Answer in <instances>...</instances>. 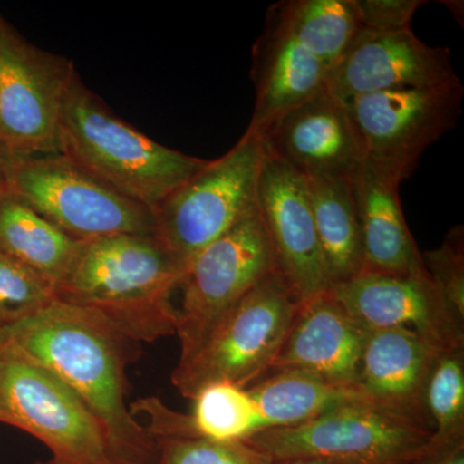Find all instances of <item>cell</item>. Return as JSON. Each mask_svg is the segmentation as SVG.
<instances>
[{"instance_id":"cell-1","label":"cell","mask_w":464,"mask_h":464,"mask_svg":"<svg viewBox=\"0 0 464 464\" xmlns=\"http://www.w3.org/2000/svg\"><path fill=\"white\" fill-rule=\"evenodd\" d=\"M0 342L44 366L105 430L121 464H154L157 444L125 404L130 342L56 298L0 332Z\"/></svg>"},{"instance_id":"cell-2","label":"cell","mask_w":464,"mask_h":464,"mask_svg":"<svg viewBox=\"0 0 464 464\" xmlns=\"http://www.w3.org/2000/svg\"><path fill=\"white\" fill-rule=\"evenodd\" d=\"M185 268L154 235L81 241L54 298L132 342L176 334L172 293Z\"/></svg>"},{"instance_id":"cell-3","label":"cell","mask_w":464,"mask_h":464,"mask_svg":"<svg viewBox=\"0 0 464 464\" xmlns=\"http://www.w3.org/2000/svg\"><path fill=\"white\" fill-rule=\"evenodd\" d=\"M60 155L151 212L208 160L166 148L118 118L72 76L61 112Z\"/></svg>"},{"instance_id":"cell-4","label":"cell","mask_w":464,"mask_h":464,"mask_svg":"<svg viewBox=\"0 0 464 464\" xmlns=\"http://www.w3.org/2000/svg\"><path fill=\"white\" fill-rule=\"evenodd\" d=\"M432 438L423 420L357 401L297 426L266 430L244 442L273 463L420 464L440 453Z\"/></svg>"},{"instance_id":"cell-5","label":"cell","mask_w":464,"mask_h":464,"mask_svg":"<svg viewBox=\"0 0 464 464\" xmlns=\"http://www.w3.org/2000/svg\"><path fill=\"white\" fill-rule=\"evenodd\" d=\"M304 302L279 268L235 304L170 377L186 399L215 382L248 389L270 373Z\"/></svg>"},{"instance_id":"cell-6","label":"cell","mask_w":464,"mask_h":464,"mask_svg":"<svg viewBox=\"0 0 464 464\" xmlns=\"http://www.w3.org/2000/svg\"><path fill=\"white\" fill-rule=\"evenodd\" d=\"M265 154L261 134L248 128L224 157L208 160L152 212L154 237L185 273L198 253L257 207Z\"/></svg>"},{"instance_id":"cell-7","label":"cell","mask_w":464,"mask_h":464,"mask_svg":"<svg viewBox=\"0 0 464 464\" xmlns=\"http://www.w3.org/2000/svg\"><path fill=\"white\" fill-rule=\"evenodd\" d=\"M0 422L42 441L53 464H121L84 402L44 366L3 342Z\"/></svg>"},{"instance_id":"cell-8","label":"cell","mask_w":464,"mask_h":464,"mask_svg":"<svg viewBox=\"0 0 464 464\" xmlns=\"http://www.w3.org/2000/svg\"><path fill=\"white\" fill-rule=\"evenodd\" d=\"M5 161L9 194L76 240L154 235L148 207L97 181L63 155Z\"/></svg>"},{"instance_id":"cell-9","label":"cell","mask_w":464,"mask_h":464,"mask_svg":"<svg viewBox=\"0 0 464 464\" xmlns=\"http://www.w3.org/2000/svg\"><path fill=\"white\" fill-rule=\"evenodd\" d=\"M76 70L30 44L0 17V155L23 160L60 154L61 112Z\"/></svg>"},{"instance_id":"cell-10","label":"cell","mask_w":464,"mask_h":464,"mask_svg":"<svg viewBox=\"0 0 464 464\" xmlns=\"http://www.w3.org/2000/svg\"><path fill=\"white\" fill-rule=\"evenodd\" d=\"M462 82L364 94L346 102L362 161L400 183L413 174L427 149L456 128Z\"/></svg>"},{"instance_id":"cell-11","label":"cell","mask_w":464,"mask_h":464,"mask_svg":"<svg viewBox=\"0 0 464 464\" xmlns=\"http://www.w3.org/2000/svg\"><path fill=\"white\" fill-rule=\"evenodd\" d=\"M276 257L258 208L210 243L186 268L176 335L188 359L217 323L268 274Z\"/></svg>"},{"instance_id":"cell-12","label":"cell","mask_w":464,"mask_h":464,"mask_svg":"<svg viewBox=\"0 0 464 464\" xmlns=\"http://www.w3.org/2000/svg\"><path fill=\"white\" fill-rule=\"evenodd\" d=\"M329 293L368 331L411 329L441 351L464 346V320L426 267L411 274L362 273Z\"/></svg>"},{"instance_id":"cell-13","label":"cell","mask_w":464,"mask_h":464,"mask_svg":"<svg viewBox=\"0 0 464 464\" xmlns=\"http://www.w3.org/2000/svg\"><path fill=\"white\" fill-rule=\"evenodd\" d=\"M459 81L448 47H431L411 30L374 33L362 29L343 56L329 69L326 92L346 103L364 94L433 87Z\"/></svg>"},{"instance_id":"cell-14","label":"cell","mask_w":464,"mask_h":464,"mask_svg":"<svg viewBox=\"0 0 464 464\" xmlns=\"http://www.w3.org/2000/svg\"><path fill=\"white\" fill-rule=\"evenodd\" d=\"M257 208L277 268L301 301L304 304L329 290L307 179L267 150L259 174Z\"/></svg>"},{"instance_id":"cell-15","label":"cell","mask_w":464,"mask_h":464,"mask_svg":"<svg viewBox=\"0 0 464 464\" xmlns=\"http://www.w3.org/2000/svg\"><path fill=\"white\" fill-rule=\"evenodd\" d=\"M258 133L270 154L306 179H351L362 163L346 103L328 92L277 116Z\"/></svg>"},{"instance_id":"cell-16","label":"cell","mask_w":464,"mask_h":464,"mask_svg":"<svg viewBox=\"0 0 464 464\" xmlns=\"http://www.w3.org/2000/svg\"><path fill=\"white\" fill-rule=\"evenodd\" d=\"M368 332L326 290L302 304L270 373L304 372L335 386L357 389Z\"/></svg>"},{"instance_id":"cell-17","label":"cell","mask_w":464,"mask_h":464,"mask_svg":"<svg viewBox=\"0 0 464 464\" xmlns=\"http://www.w3.org/2000/svg\"><path fill=\"white\" fill-rule=\"evenodd\" d=\"M440 351L411 329L369 331L357 390L375 405L430 424L424 390Z\"/></svg>"},{"instance_id":"cell-18","label":"cell","mask_w":464,"mask_h":464,"mask_svg":"<svg viewBox=\"0 0 464 464\" xmlns=\"http://www.w3.org/2000/svg\"><path fill=\"white\" fill-rule=\"evenodd\" d=\"M326 79L328 69L267 14L252 48L256 103L248 128L259 132L277 116L324 93Z\"/></svg>"},{"instance_id":"cell-19","label":"cell","mask_w":464,"mask_h":464,"mask_svg":"<svg viewBox=\"0 0 464 464\" xmlns=\"http://www.w3.org/2000/svg\"><path fill=\"white\" fill-rule=\"evenodd\" d=\"M350 183L364 249L362 273L423 270L422 253L402 213L398 179L362 161Z\"/></svg>"},{"instance_id":"cell-20","label":"cell","mask_w":464,"mask_h":464,"mask_svg":"<svg viewBox=\"0 0 464 464\" xmlns=\"http://www.w3.org/2000/svg\"><path fill=\"white\" fill-rule=\"evenodd\" d=\"M192 413H177L157 398L134 401L130 411L145 414L151 436H190L217 442H244L265 431L248 389L230 382L207 384L194 396Z\"/></svg>"},{"instance_id":"cell-21","label":"cell","mask_w":464,"mask_h":464,"mask_svg":"<svg viewBox=\"0 0 464 464\" xmlns=\"http://www.w3.org/2000/svg\"><path fill=\"white\" fill-rule=\"evenodd\" d=\"M308 194L329 289L364 270L362 231L350 179H307Z\"/></svg>"},{"instance_id":"cell-22","label":"cell","mask_w":464,"mask_h":464,"mask_svg":"<svg viewBox=\"0 0 464 464\" xmlns=\"http://www.w3.org/2000/svg\"><path fill=\"white\" fill-rule=\"evenodd\" d=\"M81 241L12 194L0 200V250L56 290Z\"/></svg>"},{"instance_id":"cell-23","label":"cell","mask_w":464,"mask_h":464,"mask_svg":"<svg viewBox=\"0 0 464 464\" xmlns=\"http://www.w3.org/2000/svg\"><path fill=\"white\" fill-rule=\"evenodd\" d=\"M248 390L258 406L265 431L308 422L351 402L368 401L357 389L335 386L295 371L273 372Z\"/></svg>"},{"instance_id":"cell-24","label":"cell","mask_w":464,"mask_h":464,"mask_svg":"<svg viewBox=\"0 0 464 464\" xmlns=\"http://www.w3.org/2000/svg\"><path fill=\"white\" fill-rule=\"evenodd\" d=\"M267 14L328 72L362 30L353 0H288L271 5Z\"/></svg>"},{"instance_id":"cell-25","label":"cell","mask_w":464,"mask_h":464,"mask_svg":"<svg viewBox=\"0 0 464 464\" xmlns=\"http://www.w3.org/2000/svg\"><path fill=\"white\" fill-rule=\"evenodd\" d=\"M424 411L439 451L464 442V346L440 351L424 390Z\"/></svg>"},{"instance_id":"cell-26","label":"cell","mask_w":464,"mask_h":464,"mask_svg":"<svg viewBox=\"0 0 464 464\" xmlns=\"http://www.w3.org/2000/svg\"><path fill=\"white\" fill-rule=\"evenodd\" d=\"M53 299L48 284L0 250V332L38 313Z\"/></svg>"},{"instance_id":"cell-27","label":"cell","mask_w":464,"mask_h":464,"mask_svg":"<svg viewBox=\"0 0 464 464\" xmlns=\"http://www.w3.org/2000/svg\"><path fill=\"white\" fill-rule=\"evenodd\" d=\"M154 464H273L246 442H217L190 436H152Z\"/></svg>"},{"instance_id":"cell-28","label":"cell","mask_w":464,"mask_h":464,"mask_svg":"<svg viewBox=\"0 0 464 464\" xmlns=\"http://www.w3.org/2000/svg\"><path fill=\"white\" fill-rule=\"evenodd\" d=\"M424 267L429 271L445 301L464 320V232L454 226L438 249L422 253Z\"/></svg>"},{"instance_id":"cell-29","label":"cell","mask_w":464,"mask_h":464,"mask_svg":"<svg viewBox=\"0 0 464 464\" xmlns=\"http://www.w3.org/2000/svg\"><path fill=\"white\" fill-rule=\"evenodd\" d=\"M362 29L374 33L411 30L420 0H353Z\"/></svg>"},{"instance_id":"cell-30","label":"cell","mask_w":464,"mask_h":464,"mask_svg":"<svg viewBox=\"0 0 464 464\" xmlns=\"http://www.w3.org/2000/svg\"><path fill=\"white\" fill-rule=\"evenodd\" d=\"M420 464H464V442L457 447L440 451L435 456L427 458Z\"/></svg>"},{"instance_id":"cell-31","label":"cell","mask_w":464,"mask_h":464,"mask_svg":"<svg viewBox=\"0 0 464 464\" xmlns=\"http://www.w3.org/2000/svg\"><path fill=\"white\" fill-rule=\"evenodd\" d=\"M8 194L7 176H5V161L0 155V200Z\"/></svg>"},{"instance_id":"cell-32","label":"cell","mask_w":464,"mask_h":464,"mask_svg":"<svg viewBox=\"0 0 464 464\" xmlns=\"http://www.w3.org/2000/svg\"><path fill=\"white\" fill-rule=\"evenodd\" d=\"M273 464H329V463L315 462V460H292V462H275Z\"/></svg>"},{"instance_id":"cell-33","label":"cell","mask_w":464,"mask_h":464,"mask_svg":"<svg viewBox=\"0 0 464 464\" xmlns=\"http://www.w3.org/2000/svg\"><path fill=\"white\" fill-rule=\"evenodd\" d=\"M33 464H53V463H52V460H48V462H35Z\"/></svg>"}]
</instances>
